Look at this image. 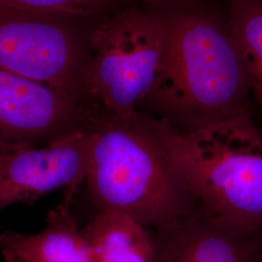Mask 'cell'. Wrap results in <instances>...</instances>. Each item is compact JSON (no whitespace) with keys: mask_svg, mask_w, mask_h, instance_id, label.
Segmentation results:
<instances>
[{"mask_svg":"<svg viewBox=\"0 0 262 262\" xmlns=\"http://www.w3.org/2000/svg\"><path fill=\"white\" fill-rule=\"evenodd\" d=\"M83 125L91 135L85 183L99 211L122 213L159 230L201 208L157 119L86 115Z\"/></svg>","mask_w":262,"mask_h":262,"instance_id":"1","label":"cell"},{"mask_svg":"<svg viewBox=\"0 0 262 262\" xmlns=\"http://www.w3.org/2000/svg\"><path fill=\"white\" fill-rule=\"evenodd\" d=\"M250 92L230 30L199 15L169 21L166 54L149 95L170 115L164 121L189 133L249 114Z\"/></svg>","mask_w":262,"mask_h":262,"instance_id":"2","label":"cell"},{"mask_svg":"<svg viewBox=\"0 0 262 262\" xmlns=\"http://www.w3.org/2000/svg\"><path fill=\"white\" fill-rule=\"evenodd\" d=\"M158 124L199 206L262 228V132L249 114L189 133Z\"/></svg>","mask_w":262,"mask_h":262,"instance_id":"3","label":"cell"},{"mask_svg":"<svg viewBox=\"0 0 262 262\" xmlns=\"http://www.w3.org/2000/svg\"><path fill=\"white\" fill-rule=\"evenodd\" d=\"M168 35L169 21L137 10L125 11L94 30L84 85L104 115L124 118L137 113L157 83Z\"/></svg>","mask_w":262,"mask_h":262,"instance_id":"4","label":"cell"},{"mask_svg":"<svg viewBox=\"0 0 262 262\" xmlns=\"http://www.w3.org/2000/svg\"><path fill=\"white\" fill-rule=\"evenodd\" d=\"M0 67L76 97L73 40L45 14L0 8Z\"/></svg>","mask_w":262,"mask_h":262,"instance_id":"5","label":"cell"},{"mask_svg":"<svg viewBox=\"0 0 262 262\" xmlns=\"http://www.w3.org/2000/svg\"><path fill=\"white\" fill-rule=\"evenodd\" d=\"M90 151L84 125L42 147L18 145L0 160V206L30 204L57 189L77 193L86 180Z\"/></svg>","mask_w":262,"mask_h":262,"instance_id":"6","label":"cell"},{"mask_svg":"<svg viewBox=\"0 0 262 262\" xmlns=\"http://www.w3.org/2000/svg\"><path fill=\"white\" fill-rule=\"evenodd\" d=\"M150 235L155 262H262V228L202 208Z\"/></svg>","mask_w":262,"mask_h":262,"instance_id":"7","label":"cell"},{"mask_svg":"<svg viewBox=\"0 0 262 262\" xmlns=\"http://www.w3.org/2000/svg\"><path fill=\"white\" fill-rule=\"evenodd\" d=\"M76 97L0 67V140L35 146L81 127Z\"/></svg>","mask_w":262,"mask_h":262,"instance_id":"8","label":"cell"},{"mask_svg":"<svg viewBox=\"0 0 262 262\" xmlns=\"http://www.w3.org/2000/svg\"><path fill=\"white\" fill-rule=\"evenodd\" d=\"M75 192L66 191L62 200L49 211L45 227L38 233L7 230L0 234L4 262H94L71 211Z\"/></svg>","mask_w":262,"mask_h":262,"instance_id":"9","label":"cell"},{"mask_svg":"<svg viewBox=\"0 0 262 262\" xmlns=\"http://www.w3.org/2000/svg\"><path fill=\"white\" fill-rule=\"evenodd\" d=\"M82 234L94 262H155L150 229L129 215L99 211Z\"/></svg>","mask_w":262,"mask_h":262,"instance_id":"10","label":"cell"},{"mask_svg":"<svg viewBox=\"0 0 262 262\" xmlns=\"http://www.w3.org/2000/svg\"><path fill=\"white\" fill-rule=\"evenodd\" d=\"M230 32L262 112V0H240L236 3Z\"/></svg>","mask_w":262,"mask_h":262,"instance_id":"11","label":"cell"},{"mask_svg":"<svg viewBox=\"0 0 262 262\" xmlns=\"http://www.w3.org/2000/svg\"><path fill=\"white\" fill-rule=\"evenodd\" d=\"M109 0H0V8L37 14L90 15Z\"/></svg>","mask_w":262,"mask_h":262,"instance_id":"12","label":"cell"},{"mask_svg":"<svg viewBox=\"0 0 262 262\" xmlns=\"http://www.w3.org/2000/svg\"><path fill=\"white\" fill-rule=\"evenodd\" d=\"M17 146H18L17 144H11L8 142L0 140V160Z\"/></svg>","mask_w":262,"mask_h":262,"instance_id":"13","label":"cell"},{"mask_svg":"<svg viewBox=\"0 0 262 262\" xmlns=\"http://www.w3.org/2000/svg\"><path fill=\"white\" fill-rule=\"evenodd\" d=\"M1 210H2V208H1V206H0V211H1Z\"/></svg>","mask_w":262,"mask_h":262,"instance_id":"14","label":"cell"}]
</instances>
